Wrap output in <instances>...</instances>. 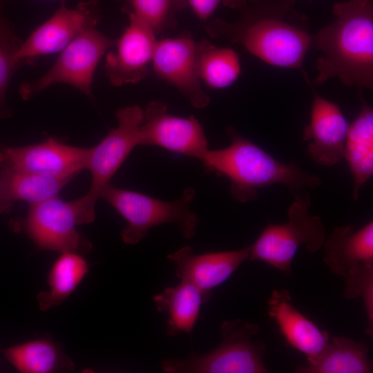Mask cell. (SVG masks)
<instances>
[{
	"label": "cell",
	"instance_id": "obj_17",
	"mask_svg": "<svg viewBox=\"0 0 373 373\" xmlns=\"http://www.w3.org/2000/svg\"><path fill=\"white\" fill-rule=\"evenodd\" d=\"M267 309L288 343L305 354L307 361L318 356L330 340L327 331L321 329L296 308L285 289L272 291Z\"/></svg>",
	"mask_w": 373,
	"mask_h": 373
},
{
	"label": "cell",
	"instance_id": "obj_3",
	"mask_svg": "<svg viewBox=\"0 0 373 373\" xmlns=\"http://www.w3.org/2000/svg\"><path fill=\"white\" fill-rule=\"evenodd\" d=\"M226 131L231 144L224 149H208L200 161L208 170L229 180L231 193L236 201H253L258 189L274 184L285 186L294 196L321 184L318 176L293 162L278 161L234 127L227 126Z\"/></svg>",
	"mask_w": 373,
	"mask_h": 373
},
{
	"label": "cell",
	"instance_id": "obj_26",
	"mask_svg": "<svg viewBox=\"0 0 373 373\" xmlns=\"http://www.w3.org/2000/svg\"><path fill=\"white\" fill-rule=\"evenodd\" d=\"M128 17L148 25L155 35L174 28L179 12L188 7L186 0H116Z\"/></svg>",
	"mask_w": 373,
	"mask_h": 373
},
{
	"label": "cell",
	"instance_id": "obj_23",
	"mask_svg": "<svg viewBox=\"0 0 373 373\" xmlns=\"http://www.w3.org/2000/svg\"><path fill=\"white\" fill-rule=\"evenodd\" d=\"M8 362L23 373H50L73 368V363L58 345L48 339H37L3 350Z\"/></svg>",
	"mask_w": 373,
	"mask_h": 373
},
{
	"label": "cell",
	"instance_id": "obj_8",
	"mask_svg": "<svg viewBox=\"0 0 373 373\" xmlns=\"http://www.w3.org/2000/svg\"><path fill=\"white\" fill-rule=\"evenodd\" d=\"M115 41L104 35L97 26L79 33L60 53L53 66L41 77L25 82L20 88L23 99H30L57 84H69L89 98L96 67L105 52Z\"/></svg>",
	"mask_w": 373,
	"mask_h": 373
},
{
	"label": "cell",
	"instance_id": "obj_14",
	"mask_svg": "<svg viewBox=\"0 0 373 373\" xmlns=\"http://www.w3.org/2000/svg\"><path fill=\"white\" fill-rule=\"evenodd\" d=\"M305 80L313 91L309 123L303 130L311 159L321 166H333L343 157L350 124L336 103L319 95L307 76Z\"/></svg>",
	"mask_w": 373,
	"mask_h": 373
},
{
	"label": "cell",
	"instance_id": "obj_18",
	"mask_svg": "<svg viewBox=\"0 0 373 373\" xmlns=\"http://www.w3.org/2000/svg\"><path fill=\"white\" fill-rule=\"evenodd\" d=\"M324 262L330 271L346 277L363 265H373V222L356 229L353 225L336 227L323 243Z\"/></svg>",
	"mask_w": 373,
	"mask_h": 373
},
{
	"label": "cell",
	"instance_id": "obj_29",
	"mask_svg": "<svg viewBox=\"0 0 373 373\" xmlns=\"http://www.w3.org/2000/svg\"><path fill=\"white\" fill-rule=\"evenodd\" d=\"M196 17L202 21H207L220 5L229 8L240 10L247 0H186Z\"/></svg>",
	"mask_w": 373,
	"mask_h": 373
},
{
	"label": "cell",
	"instance_id": "obj_11",
	"mask_svg": "<svg viewBox=\"0 0 373 373\" xmlns=\"http://www.w3.org/2000/svg\"><path fill=\"white\" fill-rule=\"evenodd\" d=\"M165 103L154 100L144 109L140 145L157 146L199 160L208 149L204 129L193 115L184 118L169 114Z\"/></svg>",
	"mask_w": 373,
	"mask_h": 373
},
{
	"label": "cell",
	"instance_id": "obj_31",
	"mask_svg": "<svg viewBox=\"0 0 373 373\" xmlns=\"http://www.w3.org/2000/svg\"><path fill=\"white\" fill-rule=\"evenodd\" d=\"M1 8H2V0H0V17H2V15H1Z\"/></svg>",
	"mask_w": 373,
	"mask_h": 373
},
{
	"label": "cell",
	"instance_id": "obj_16",
	"mask_svg": "<svg viewBox=\"0 0 373 373\" xmlns=\"http://www.w3.org/2000/svg\"><path fill=\"white\" fill-rule=\"evenodd\" d=\"M249 256V247L195 255L191 247L185 246L166 258L174 264L176 276L198 288L207 302L212 289L229 279Z\"/></svg>",
	"mask_w": 373,
	"mask_h": 373
},
{
	"label": "cell",
	"instance_id": "obj_9",
	"mask_svg": "<svg viewBox=\"0 0 373 373\" xmlns=\"http://www.w3.org/2000/svg\"><path fill=\"white\" fill-rule=\"evenodd\" d=\"M117 126L102 140L90 148L86 169L92 175L90 189L83 198L91 209L102 189L108 184L128 155L140 145V128L144 121V109L138 105L119 108L116 112Z\"/></svg>",
	"mask_w": 373,
	"mask_h": 373
},
{
	"label": "cell",
	"instance_id": "obj_7",
	"mask_svg": "<svg viewBox=\"0 0 373 373\" xmlns=\"http://www.w3.org/2000/svg\"><path fill=\"white\" fill-rule=\"evenodd\" d=\"M95 210L82 198L65 202L57 197L29 204L24 220L26 233L40 248L63 252L82 253L90 249L82 238L78 225L89 224Z\"/></svg>",
	"mask_w": 373,
	"mask_h": 373
},
{
	"label": "cell",
	"instance_id": "obj_24",
	"mask_svg": "<svg viewBox=\"0 0 373 373\" xmlns=\"http://www.w3.org/2000/svg\"><path fill=\"white\" fill-rule=\"evenodd\" d=\"M88 271L86 260L76 252H63L55 261L48 275L49 290L39 294L41 310L61 304L77 288Z\"/></svg>",
	"mask_w": 373,
	"mask_h": 373
},
{
	"label": "cell",
	"instance_id": "obj_5",
	"mask_svg": "<svg viewBox=\"0 0 373 373\" xmlns=\"http://www.w3.org/2000/svg\"><path fill=\"white\" fill-rule=\"evenodd\" d=\"M195 195L193 188L186 187L180 198L164 201L109 183L102 189L99 198L106 200L127 221L128 225L121 232L122 240L135 245L152 227L166 223L176 224L184 238L193 237L198 218L189 204Z\"/></svg>",
	"mask_w": 373,
	"mask_h": 373
},
{
	"label": "cell",
	"instance_id": "obj_22",
	"mask_svg": "<svg viewBox=\"0 0 373 373\" xmlns=\"http://www.w3.org/2000/svg\"><path fill=\"white\" fill-rule=\"evenodd\" d=\"M73 177H53L1 167V199L9 212L15 202L35 204L57 197Z\"/></svg>",
	"mask_w": 373,
	"mask_h": 373
},
{
	"label": "cell",
	"instance_id": "obj_28",
	"mask_svg": "<svg viewBox=\"0 0 373 373\" xmlns=\"http://www.w3.org/2000/svg\"><path fill=\"white\" fill-rule=\"evenodd\" d=\"M345 280L344 296L346 299L360 297L363 303L367 326L365 333L373 336V265L359 266L346 277Z\"/></svg>",
	"mask_w": 373,
	"mask_h": 373
},
{
	"label": "cell",
	"instance_id": "obj_15",
	"mask_svg": "<svg viewBox=\"0 0 373 373\" xmlns=\"http://www.w3.org/2000/svg\"><path fill=\"white\" fill-rule=\"evenodd\" d=\"M128 19V26L115 41V51L106 57V74L114 86L135 84L146 78L157 41L148 25L132 17Z\"/></svg>",
	"mask_w": 373,
	"mask_h": 373
},
{
	"label": "cell",
	"instance_id": "obj_10",
	"mask_svg": "<svg viewBox=\"0 0 373 373\" xmlns=\"http://www.w3.org/2000/svg\"><path fill=\"white\" fill-rule=\"evenodd\" d=\"M54 14L23 41L16 54L19 64L32 65L42 55L61 51L85 29L97 26L102 19L100 0L79 2L68 8L66 0Z\"/></svg>",
	"mask_w": 373,
	"mask_h": 373
},
{
	"label": "cell",
	"instance_id": "obj_19",
	"mask_svg": "<svg viewBox=\"0 0 373 373\" xmlns=\"http://www.w3.org/2000/svg\"><path fill=\"white\" fill-rule=\"evenodd\" d=\"M361 108L349 125L343 157L353 178L352 198L358 200L362 187L373 175V110L361 92Z\"/></svg>",
	"mask_w": 373,
	"mask_h": 373
},
{
	"label": "cell",
	"instance_id": "obj_1",
	"mask_svg": "<svg viewBox=\"0 0 373 373\" xmlns=\"http://www.w3.org/2000/svg\"><path fill=\"white\" fill-rule=\"evenodd\" d=\"M239 17L229 22L221 18L207 21L211 37L243 46L264 62L300 70L312 47L309 18L296 8V0H247Z\"/></svg>",
	"mask_w": 373,
	"mask_h": 373
},
{
	"label": "cell",
	"instance_id": "obj_27",
	"mask_svg": "<svg viewBox=\"0 0 373 373\" xmlns=\"http://www.w3.org/2000/svg\"><path fill=\"white\" fill-rule=\"evenodd\" d=\"M22 42L15 33L13 25L8 19L0 17V117H8L10 115L6 105V93L12 77L21 66L16 59V54Z\"/></svg>",
	"mask_w": 373,
	"mask_h": 373
},
{
	"label": "cell",
	"instance_id": "obj_6",
	"mask_svg": "<svg viewBox=\"0 0 373 373\" xmlns=\"http://www.w3.org/2000/svg\"><path fill=\"white\" fill-rule=\"evenodd\" d=\"M294 197V201L287 209V221L268 224L249 246L250 260L264 262L287 276L291 275L292 261L300 247L314 253L323 247L326 238L321 218L309 213L307 191Z\"/></svg>",
	"mask_w": 373,
	"mask_h": 373
},
{
	"label": "cell",
	"instance_id": "obj_12",
	"mask_svg": "<svg viewBox=\"0 0 373 373\" xmlns=\"http://www.w3.org/2000/svg\"><path fill=\"white\" fill-rule=\"evenodd\" d=\"M90 151L51 137L28 146H1L0 166L48 176L74 177L86 169Z\"/></svg>",
	"mask_w": 373,
	"mask_h": 373
},
{
	"label": "cell",
	"instance_id": "obj_13",
	"mask_svg": "<svg viewBox=\"0 0 373 373\" xmlns=\"http://www.w3.org/2000/svg\"><path fill=\"white\" fill-rule=\"evenodd\" d=\"M198 57V43L186 32L157 41L152 62L158 77L175 86L193 106L202 108L210 99L200 84Z\"/></svg>",
	"mask_w": 373,
	"mask_h": 373
},
{
	"label": "cell",
	"instance_id": "obj_20",
	"mask_svg": "<svg viewBox=\"0 0 373 373\" xmlns=\"http://www.w3.org/2000/svg\"><path fill=\"white\" fill-rule=\"evenodd\" d=\"M370 345L345 336H334L324 350L308 361V365L296 367L298 373H370L372 361L367 353Z\"/></svg>",
	"mask_w": 373,
	"mask_h": 373
},
{
	"label": "cell",
	"instance_id": "obj_25",
	"mask_svg": "<svg viewBox=\"0 0 373 373\" xmlns=\"http://www.w3.org/2000/svg\"><path fill=\"white\" fill-rule=\"evenodd\" d=\"M198 43V70L200 79L213 88L231 86L241 70L238 53L231 48H218L207 39Z\"/></svg>",
	"mask_w": 373,
	"mask_h": 373
},
{
	"label": "cell",
	"instance_id": "obj_4",
	"mask_svg": "<svg viewBox=\"0 0 373 373\" xmlns=\"http://www.w3.org/2000/svg\"><path fill=\"white\" fill-rule=\"evenodd\" d=\"M259 327L240 319L225 321L220 326L222 341L204 354L192 353L184 359L161 362L167 373H267L263 359L265 345L257 338Z\"/></svg>",
	"mask_w": 373,
	"mask_h": 373
},
{
	"label": "cell",
	"instance_id": "obj_30",
	"mask_svg": "<svg viewBox=\"0 0 373 373\" xmlns=\"http://www.w3.org/2000/svg\"><path fill=\"white\" fill-rule=\"evenodd\" d=\"M8 210L6 209V207L4 206L2 199H1V186H0V214L8 213Z\"/></svg>",
	"mask_w": 373,
	"mask_h": 373
},
{
	"label": "cell",
	"instance_id": "obj_21",
	"mask_svg": "<svg viewBox=\"0 0 373 373\" xmlns=\"http://www.w3.org/2000/svg\"><path fill=\"white\" fill-rule=\"evenodd\" d=\"M153 300L157 311L166 316V334L173 337L181 333L191 335L201 306L207 303L198 288L183 280L165 288Z\"/></svg>",
	"mask_w": 373,
	"mask_h": 373
},
{
	"label": "cell",
	"instance_id": "obj_2",
	"mask_svg": "<svg viewBox=\"0 0 373 373\" xmlns=\"http://www.w3.org/2000/svg\"><path fill=\"white\" fill-rule=\"evenodd\" d=\"M334 20L313 36L319 51L316 85L337 78L347 86L373 88V2L347 0L333 5Z\"/></svg>",
	"mask_w": 373,
	"mask_h": 373
}]
</instances>
